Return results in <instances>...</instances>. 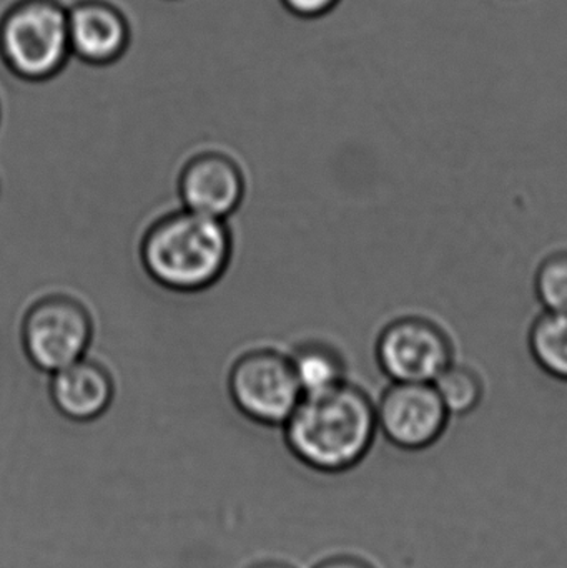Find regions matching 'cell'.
Here are the masks:
<instances>
[{"instance_id":"obj_1","label":"cell","mask_w":567,"mask_h":568,"mask_svg":"<svg viewBox=\"0 0 567 568\" xmlns=\"http://www.w3.org/2000/svg\"><path fill=\"white\" fill-rule=\"evenodd\" d=\"M292 456L328 476L350 473L368 456L378 436L376 406L365 390L342 383L305 394L283 424Z\"/></svg>"},{"instance_id":"obj_2","label":"cell","mask_w":567,"mask_h":568,"mask_svg":"<svg viewBox=\"0 0 567 568\" xmlns=\"http://www.w3.org/2000/svg\"><path fill=\"white\" fill-rule=\"evenodd\" d=\"M226 220L183 209L152 223L140 242L146 275L175 293H200L220 282L232 262Z\"/></svg>"},{"instance_id":"obj_3","label":"cell","mask_w":567,"mask_h":568,"mask_svg":"<svg viewBox=\"0 0 567 568\" xmlns=\"http://www.w3.org/2000/svg\"><path fill=\"white\" fill-rule=\"evenodd\" d=\"M70 52L67 7L59 0H19L0 19V59L23 82H49Z\"/></svg>"},{"instance_id":"obj_4","label":"cell","mask_w":567,"mask_h":568,"mask_svg":"<svg viewBox=\"0 0 567 568\" xmlns=\"http://www.w3.org/2000/svg\"><path fill=\"white\" fill-rule=\"evenodd\" d=\"M20 339L33 367L57 373L85 357L93 339L92 314L77 297L47 294L27 310Z\"/></svg>"},{"instance_id":"obj_5","label":"cell","mask_w":567,"mask_h":568,"mask_svg":"<svg viewBox=\"0 0 567 568\" xmlns=\"http://www.w3.org/2000/svg\"><path fill=\"white\" fill-rule=\"evenodd\" d=\"M233 406L260 426L283 427L303 397L286 354L270 347L246 351L229 374Z\"/></svg>"},{"instance_id":"obj_6","label":"cell","mask_w":567,"mask_h":568,"mask_svg":"<svg viewBox=\"0 0 567 568\" xmlns=\"http://www.w3.org/2000/svg\"><path fill=\"white\" fill-rule=\"evenodd\" d=\"M455 349L446 331L422 316H403L383 327L376 359L393 383H435L452 366Z\"/></svg>"},{"instance_id":"obj_7","label":"cell","mask_w":567,"mask_h":568,"mask_svg":"<svg viewBox=\"0 0 567 568\" xmlns=\"http://www.w3.org/2000/svg\"><path fill=\"white\" fill-rule=\"evenodd\" d=\"M375 406L378 433L406 453L435 446L448 427L449 413L432 383H393Z\"/></svg>"},{"instance_id":"obj_8","label":"cell","mask_w":567,"mask_h":568,"mask_svg":"<svg viewBox=\"0 0 567 568\" xmlns=\"http://www.w3.org/2000/svg\"><path fill=\"white\" fill-rule=\"evenodd\" d=\"M245 175L239 163L223 152L196 153L179 175L183 209L212 219L226 220L245 199Z\"/></svg>"},{"instance_id":"obj_9","label":"cell","mask_w":567,"mask_h":568,"mask_svg":"<svg viewBox=\"0 0 567 568\" xmlns=\"http://www.w3.org/2000/svg\"><path fill=\"white\" fill-rule=\"evenodd\" d=\"M72 57L92 67L119 62L132 42V27L109 0H79L67 7Z\"/></svg>"},{"instance_id":"obj_10","label":"cell","mask_w":567,"mask_h":568,"mask_svg":"<svg viewBox=\"0 0 567 568\" xmlns=\"http://www.w3.org/2000/svg\"><path fill=\"white\" fill-rule=\"evenodd\" d=\"M50 376V399L73 423L99 419L112 406L115 383L110 371L97 361L82 357Z\"/></svg>"},{"instance_id":"obj_11","label":"cell","mask_w":567,"mask_h":568,"mask_svg":"<svg viewBox=\"0 0 567 568\" xmlns=\"http://www.w3.org/2000/svg\"><path fill=\"white\" fill-rule=\"evenodd\" d=\"M296 379L305 394L323 393L345 383L346 366L342 353L322 341H306L290 354Z\"/></svg>"},{"instance_id":"obj_12","label":"cell","mask_w":567,"mask_h":568,"mask_svg":"<svg viewBox=\"0 0 567 568\" xmlns=\"http://www.w3.org/2000/svg\"><path fill=\"white\" fill-rule=\"evenodd\" d=\"M528 344L536 364L549 376L567 383V313L545 311L533 323Z\"/></svg>"},{"instance_id":"obj_13","label":"cell","mask_w":567,"mask_h":568,"mask_svg":"<svg viewBox=\"0 0 567 568\" xmlns=\"http://www.w3.org/2000/svg\"><path fill=\"white\" fill-rule=\"evenodd\" d=\"M436 393L442 397L449 416H468L478 409L485 396V384L475 369L453 363L446 367L435 383Z\"/></svg>"},{"instance_id":"obj_14","label":"cell","mask_w":567,"mask_h":568,"mask_svg":"<svg viewBox=\"0 0 567 568\" xmlns=\"http://www.w3.org/2000/svg\"><path fill=\"white\" fill-rule=\"evenodd\" d=\"M535 290L545 311L567 313V252L551 253L543 260Z\"/></svg>"},{"instance_id":"obj_15","label":"cell","mask_w":567,"mask_h":568,"mask_svg":"<svg viewBox=\"0 0 567 568\" xmlns=\"http://www.w3.org/2000/svg\"><path fill=\"white\" fill-rule=\"evenodd\" d=\"M280 3L298 19L315 20L332 13L342 0H280Z\"/></svg>"},{"instance_id":"obj_16","label":"cell","mask_w":567,"mask_h":568,"mask_svg":"<svg viewBox=\"0 0 567 568\" xmlns=\"http://www.w3.org/2000/svg\"><path fill=\"white\" fill-rule=\"evenodd\" d=\"M313 568H376L372 562L366 559H362L358 556H352V554H340V556L328 557V559L322 560L316 564Z\"/></svg>"},{"instance_id":"obj_17","label":"cell","mask_w":567,"mask_h":568,"mask_svg":"<svg viewBox=\"0 0 567 568\" xmlns=\"http://www.w3.org/2000/svg\"><path fill=\"white\" fill-rule=\"evenodd\" d=\"M250 568H295L290 566V564L279 562V560H265V562L255 564Z\"/></svg>"}]
</instances>
